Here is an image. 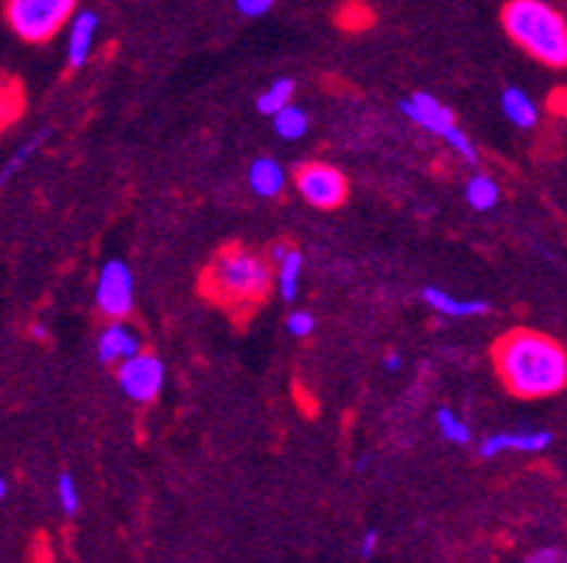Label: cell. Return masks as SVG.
I'll use <instances>...</instances> for the list:
<instances>
[{
    "instance_id": "4316f807",
    "label": "cell",
    "mask_w": 567,
    "mask_h": 563,
    "mask_svg": "<svg viewBox=\"0 0 567 563\" xmlns=\"http://www.w3.org/2000/svg\"><path fill=\"white\" fill-rule=\"evenodd\" d=\"M32 336L35 338H49V330H46V324H32Z\"/></svg>"
},
{
    "instance_id": "7c38bea8",
    "label": "cell",
    "mask_w": 567,
    "mask_h": 563,
    "mask_svg": "<svg viewBox=\"0 0 567 563\" xmlns=\"http://www.w3.org/2000/svg\"><path fill=\"white\" fill-rule=\"evenodd\" d=\"M269 260L274 265V285H278L283 302H297L299 282H303V254L288 242L271 246Z\"/></svg>"
},
{
    "instance_id": "9c48e42d",
    "label": "cell",
    "mask_w": 567,
    "mask_h": 563,
    "mask_svg": "<svg viewBox=\"0 0 567 563\" xmlns=\"http://www.w3.org/2000/svg\"><path fill=\"white\" fill-rule=\"evenodd\" d=\"M554 442V434L545 431V428H528V431H497L489 434L478 442V456L480 460H494L500 453H542L551 448Z\"/></svg>"
},
{
    "instance_id": "e0dca14e",
    "label": "cell",
    "mask_w": 567,
    "mask_h": 563,
    "mask_svg": "<svg viewBox=\"0 0 567 563\" xmlns=\"http://www.w3.org/2000/svg\"><path fill=\"white\" fill-rule=\"evenodd\" d=\"M271 127H274V133H278L283 141H299V138L308 136L311 118H308V113H305L299 104L291 102L288 108H283V111L271 116Z\"/></svg>"
},
{
    "instance_id": "7a4b0ae2",
    "label": "cell",
    "mask_w": 567,
    "mask_h": 563,
    "mask_svg": "<svg viewBox=\"0 0 567 563\" xmlns=\"http://www.w3.org/2000/svg\"><path fill=\"white\" fill-rule=\"evenodd\" d=\"M271 285H274V265L269 257L243 246L221 248L204 271V290L214 302L235 313L255 310L269 296Z\"/></svg>"
},
{
    "instance_id": "ba28073f",
    "label": "cell",
    "mask_w": 567,
    "mask_h": 563,
    "mask_svg": "<svg viewBox=\"0 0 567 563\" xmlns=\"http://www.w3.org/2000/svg\"><path fill=\"white\" fill-rule=\"evenodd\" d=\"M398 108H402V113L409 122L416 124V127H421V130H427L429 136L446 138L457 127L455 113H452L441 99L427 93V90H418L412 97L402 99Z\"/></svg>"
},
{
    "instance_id": "d6986e66",
    "label": "cell",
    "mask_w": 567,
    "mask_h": 563,
    "mask_svg": "<svg viewBox=\"0 0 567 563\" xmlns=\"http://www.w3.org/2000/svg\"><path fill=\"white\" fill-rule=\"evenodd\" d=\"M435 426H437V434H441L446 442H452V446H469V442L474 440V434H471L469 423H466V420L460 417L455 409H449V405L437 409Z\"/></svg>"
},
{
    "instance_id": "83f0119b",
    "label": "cell",
    "mask_w": 567,
    "mask_h": 563,
    "mask_svg": "<svg viewBox=\"0 0 567 563\" xmlns=\"http://www.w3.org/2000/svg\"><path fill=\"white\" fill-rule=\"evenodd\" d=\"M7 493H9V481H7V476H0V502L7 499Z\"/></svg>"
},
{
    "instance_id": "44dd1931",
    "label": "cell",
    "mask_w": 567,
    "mask_h": 563,
    "mask_svg": "<svg viewBox=\"0 0 567 563\" xmlns=\"http://www.w3.org/2000/svg\"><path fill=\"white\" fill-rule=\"evenodd\" d=\"M57 504L63 510L65 515H76L79 513V488L71 474H60L57 476Z\"/></svg>"
},
{
    "instance_id": "ac0fdd59",
    "label": "cell",
    "mask_w": 567,
    "mask_h": 563,
    "mask_svg": "<svg viewBox=\"0 0 567 563\" xmlns=\"http://www.w3.org/2000/svg\"><path fill=\"white\" fill-rule=\"evenodd\" d=\"M294 93H297V85H294V79H288V76H280V79H274V83H271L269 88H263V93L257 97V111L271 118L274 113H280L283 108H288V104L294 102Z\"/></svg>"
},
{
    "instance_id": "7402d4cb",
    "label": "cell",
    "mask_w": 567,
    "mask_h": 563,
    "mask_svg": "<svg viewBox=\"0 0 567 563\" xmlns=\"http://www.w3.org/2000/svg\"><path fill=\"white\" fill-rule=\"evenodd\" d=\"M443 141H446V147H452V152H457V155H460L464 161H469V164H478V159H480L478 147H474L471 136L464 130V127H460V124H457L455 130L443 138Z\"/></svg>"
},
{
    "instance_id": "603a6c76",
    "label": "cell",
    "mask_w": 567,
    "mask_h": 563,
    "mask_svg": "<svg viewBox=\"0 0 567 563\" xmlns=\"http://www.w3.org/2000/svg\"><path fill=\"white\" fill-rule=\"evenodd\" d=\"M285 330L294 338H308L317 330V318L308 310H291L288 316H285Z\"/></svg>"
},
{
    "instance_id": "277c9868",
    "label": "cell",
    "mask_w": 567,
    "mask_h": 563,
    "mask_svg": "<svg viewBox=\"0 0 567 563\" xmlns=\"http://www.w3.org/2000/svg\"><path fill=\"white\" fill-rule=\"evenodd\" d=\"M79 0H7V23L23 42H49L69 28Z\"/></svg>"
},
{
    "instance_id": "8fae6325",
    "label": "cell",
    "mask_w": 567,
    "mask_h": 563,
    "mask_svg": "<svg viewBox=\"0 0 567 563\" xmlns=\"http://www.w3.org/2000/svg\"><path fill=\"white\" fill-rule=\"evenodd\" d=\"M99 35V14L94 9H83L74 14V21L65 28V62L71 71H79L94 54Z\"/></svg>"
},
{
    "instance_id": "d4e9b609",
    "label": "cell",
    "mask_w": 567,
    "mask_h": 563,
    "mask_svg": "<svg viewBox=\"0 0 567 563\" xmlns=\"http://www.w3.org/2000/svg\"><path fill=\"white\" fill-rule=\"evenodd\" d=\"M379 533H375V529H367L365 536H361V541H359V555L361 558H373L375 555V550H379Z\"/></svg>"
},
{
    "instance_id": "4fadbf2b",
    "label": "cell",
    "mask_w": 567,
    "mask_h": 563,
    "mask_svg": "<svg viewBox=\"0 0 567 563\" xmlns=\"http://www.w3.org/2000/svg\"><path fill=\"white\" fill-rule=\"evenodd\" d=\"M421 299L429 310H435L437 316L446 318H478L489 313L492 304L485 299H460V296L449 293V290L435 288V285H427L421 290Z\"/></svg>"
},
{
    "instance_id": "3957f363",
    "label": "cell",
    "mask_w": 567,
    "mask_h": 563,
    "mask_svg": "<svg viewBox=\"0 0 567 563\" xmlns=\"http://www.w3.org/2000/svg\"><path fill=\"white\" fill-rule=\"evenodd\" d=\"M500 23L528 57L547 68H567V21L547 0H508Z\"/></svg>"
},
{
    "instance_id": "9a60e30c",
    "label": "cell",
    "mask_w": 567,
    "mask_h": 563,
    "mask_svg": "<svg viewBox=\"0 0 567 563\" xmlns=\"http://www.w3.org/2000/svg\"><path fill=\"white\" fill-rule=\"evenodd\" d=\"M500 108H503V116L519 127V130H533L540 124V104L533 102L531 93H526L522 88L511 85V88L503 90L500 97Z\"/></svg>"
},
{
    "instance_id": "8992f818",
    "label": "cell",
    "mask_w": 567,
    "mask_h": 563,
    "mask_svg": "<svg viewBox=\"0 0 567 563\" xmlns=\"http://www.w3.org/2000/svg\"><path fill=\"white\" fill-rule=\"evenodd\" d=\"M167 380V366L156 352L141 350L116 366V384L127 400L147 405L159 398Z\"/></svg>"
},
{
    "instance_id": "ffe728a7",
    "label": "cell",
    "mask_w": 567,
    "mask_h": 563,
    "mask_svg": "<svg viewBox=\"0 0 567 563\" xmlns=\"http://www.w3.org/2000/svg\"><path fill=\"white\" fill-rule=\"evenodd\" d=\"M46 138H49V130H40L37 136H32L28 141H23V145L14 150L12 159H9L7 164H3V170H0V186H7L9 180H12L14 175H17V172H21L23 166L28 164V159H32L37 150H40Z\"/></svg>"
},
{
    "instance_id": "2e32d148",
    "label": "cell",
    "mask_w": 567,
    "mask_h": 563,
    "mask_svg": "<svg viewBox=\"0 0 567 563\" xmlns=\"http://www.w3.org/2000/svg\"><path fill=\"white\" fill-rule=\"evenodd\" d=\"M466 203H469L474 212H492L500 203V186L492 175L485 172H474L469 180H466Z\"/></svg>"
},
{
    "instance_id": "5bb4252c",
    "label": "cell",
    "mask_w": 567,
    "mask_h": 563,
    "mask_svg": "<svg viewBox=\"0 0 567 563\" xmlns=\"http://www.w3.org/2000/svg\"><path fill=\"white\" fill-rule=\"evenodd\" d=\"M246 180H249L251 192H255L257 198H280L285 184H288V175H285V166L280 164V161L263 155V159L251 161L249 172H246Z\"/></svg>"
},
{
    "instance_id": "484cf974",
    "label": "cell",
    "mask_w": 567,
    "mask_h": 563,
    "mask_svg": "<svg viewBox=\"0 0 567 563\" xmlns=\"http://www.w3.org/2000/svg\"><path fill=\"white\" fill-rule=\"evenodd\" d=\"M381 366H384L387 372H398L404 366V358L398 355V352H387V355H384V361H381Z\"/></svg>"
},
{
    "instance_id": "30bf717a",
    "label": "cell",
    "mask_w": 567,
    "mask_h": 563,
    "mask_svg": "<svg viewBox=\"0 0 567 563\" xmlns=\"http://www.w3.org/2000/svg\"><path fill=\"white\" fill-rule=\"evenodd\" d=\"M141 350L145 341L127 318H113L111 324H104L97 338V358L108 366H119Z\"/></svg>"
},
{
    "instance_id": "cb8c5ba5",
    "label": "cell",
    "mask_w": 567,
    "mask_h": 563,
    "mask_svg": "<svg viewBox=\"0 0 567 563\" xmlns=\"http://www.w3.org/2000/svg\"><path fill=\"white\" fill-rule=\"evenodd\" d=\"M274 0H235V9L243 17H263L271 12Z\"/></svg>"
},
{
    "instance_id": "6da1fadb",
    "label": "cell",
    "mask_w": 567,
    "mask_h": 563,
    "mask_svg": "<svg viewBox=\"0 0 567 563\" xmlns=\"http://www.w3.org/2000/svg\"><path fill=\"white\" fill-rule=\"evenodd\" d=\"M492 358L503 386L519 400L554 398L567 386V350L545 333H505Z\"/></svg>"
},
{
    "instance_id": "5b68a950",
    "label": "cell",
    "mask_w": 567,
    "mask_h": 563,
    "mask_svg": "<svg viewBox=\"0 0 567 563\" xmlns=\"http://www.w3.org/2000/svg\"><path fill=\"white\" fill-rule=\"evenodd\" d=\"M294 186H297L299 198L308 207L322 209V212L340 209L347 200V192H350L345 172L340 166L325 164V161H308V164L297 166Z\"/></svg>"
},
{
    "instance_id": "52a82bcc",
    "label": "cell",
    "mask_w": 567,
    "mask_h": 563,
    "mask_svg": "<svg viewBox=\"0 0 567 563\" xmlns=\"http://www.w3.org/2000/svg\"><path fill=\"white\" fill-rule=\"evenodd\" d=\"M94 302L104 318H127L136 302V282L133 271L125 260H108L99 268L97 288H94Z\"/></svg>"
}]
</instances>
